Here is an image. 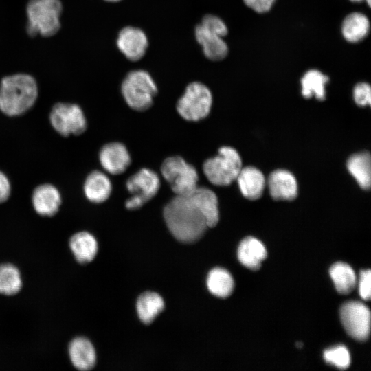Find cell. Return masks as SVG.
<instances>
[{"label":"cell","mask_w":371,"mask_h":371,"mask_svg":"<svg viewBox=\"0 0 371 371\" xmlns=\"http://www.w3.org/2000/svg\"><path fill=\"white\" fill-rule=\"evenodd\" d=\"M163 216L172 235L183 243L200 239L209 228L205 214L193 195H176L164 207Z\"/></svg>","instance_id":"6da1fadb"},{"label":"cell","mask_w":371,"mask_h":371,"mask_svg":"<svg viewBox=\"0 0 371 371\" xmlns=\"http://www.w3.org/2000/svg\"><path fill=\"white\" fill-rule=\"evenodd\" d=\"M38 87L35 79L26 74L4 77L0 84V110L8 116L28 111L35 103Z\"/></svg>","instance_id":"7a4b0ae2"},{"label":"cell","mask_w":371,"mask_h":371,"mask_svg":"<svg viewBox=\"0 0 371 371\" xmlns=\"http://www.w3.org/2000/svg\"><path fill=\"white\" fill-rule=\"evenodd\" d=\"M62 10L60 0H30L26 7L27 33L30 36L54 35L60 27Z\"/></svg>","instance_id":"3957f363"},{"label":"cell","mask_w":371,"mask_h":371,"mask_svg":"<svg viewBox=\"0 0 371 371\" xmlns=\"http://www.w3.org/2000/svg\"><path fill=\"white\" fill-rule=\"evenodd\" d=\"M121 91L129 107L135 111H144L152 106L157 87L149 73L137 69L126 76L122 82Z\"/></svg>","instance_id":"277c9868"},{"label":"cell","mask_w":371,"mask_h":371,"mask_svg":"<svg viewBox=\"0 0 371 371\" xmlns=\"http://www.w3.org/2000/svg\"><path fill=\"white\" fill-rule=\"evenodd\" d=\"M242 168L238 152L229 146L221 147L218 155L209 158L203 164V173L214 186H224L236 179Z\"/></svg>","instance_id":"5b68a950"},{"label":"cell","mask_w":371,"mask_h":371,"mask_svg":"<svg viewBox=\"0 0 371 371\" xmlns=\"http://www.w3.org/2000/svg\"><path fill=\"white\" fill-rule=\"evenodd\" d=\"M161 172L176 195H187L198 187L196 168L180 156L167 157L162 162Z\"/></svg>","instance_id":"8992f818"},{"label":"cell","mask_w":371,"mask_h":371,"mask_svg":"<svg viewBox=\"0 0 371 371\" xmlns=\"http://www.w3.org/2000/svg\"><path fill=\"white\" fill-rule=\"evenodd\" d=\"M212 104V95L209 88L200 82H192L177 101L176 109L183 119L197 122L209 115Z\"/></svg>","instance_id":"52a82bcc"},{"label":"cell","mask_w":371,"mask_h":371,"mask_svg":"<svg viewBox=\"0 0 371 371\" xmlns=\"http://www.w3.org/2000/svg\"><path fill=\"white\" fill-rule=\"evenodd\" d=\"M126 186L132 196L126 201L125 207L129 210H135L157 194L160 188V179L155 171L143 168L127 179Z\"/></svg>","instance_id":"ba28073f"},{"label":"cell","mask_w":371,"mask_h":371,"mask_svg":"<svg viewBox=\"0 0 371 371\" xmlns=\"http://www.w3.org/2000/svg\"><path fill=\"white\" fill-rule=\"evenodd\" d=\"M49 120L55 131L63 136L80 135L87 128L84 113L76 104H56L50 112Z\"/></svg>","instance_id":"9c48e42d"},{"label":"cell","mask_w":371,"mask_h":371,"mask_svg":"<svg viewBox=\"0 0 371 371\" xmlns=\"http://www.w3.org/2000/svg\"><path fill=\"white\" fill-rule=\"evenodd\" d=\"M340 319L346 333L353 339L366 340L370 331V312L363 303L348 302L340 308Z\"/></svg>","instance_id":"30bf717a"},{"label":"cell","mask_w":371,"mask_h":371,"mask_svg":"<svg viewBox=\"0 0 371 371\" xmlns=\"http://www.w3.org/2000/svg\"><path fill=\"white\" fill-rule=\"evenodd\" d=\"M116 43L120 51L131 61L140 60L145 55L148 46V38L144 32L133 26L122 28L118 34Z\"/></svg>","instance_id":"8fae6325"},{"label":"cell","mask_w":371,"mask_h":371,"mask_svg":"<svg viewBox=\"0 0 371 371\" xmlns=\"http://www.w3.org/2000/svg\"><path fill=\"white\" fill-rule=\"evenodd\" d=\"M99 159L103 168L111 175L123 173L131 162L125 145L117 142L104 145L100 149Z\"/></svg>","instance_id":"7c38bea8"},{"label":"cell","mask_w":371,"mask_h":371,"mask_svg":"<svg viewBox=\"0 0 371 371\" xmlns=\"http://www.w3.org/2000/svg\"><path fill=\"white\" fill-rule=\"evenodd\" d=\"M195 37L201 45L205 56L210 60L224 59L229 52L223 37L216 32L199 23L195 27Z\"/></svg>","instance_id":"4fadbf2b"},{"label":"cell","mask_w":371,"mask_h":371,"mask_svg":"<svg viewBox=\"0 0 371 371\" xmlns=\"http://www.w3.org/2000/svg\"><path fill=\"white\" fill-rule=\"evenodd\" d=\"M271 196L275 200L294 199L297 195V183L294 175L286 170L272 172L267 179Z\"/></svg>","instance_id":"5bb4252c"},{"label":"cell","mask_w":371,"mask_h":371,"mask_svg":"<svg viewBox=\"0 0 371 371\" xmlns=\"http://www.w3.org/2000/svg\"><path fill=\"white\" fill-rule=\"evenodd\" d=\"M32 201L33 207L38 214L52 216L58 211L61 204V196L54 186L45 183L34 189Z\"/></svg>","instance_id":"9a60e30c"},{"label":"cell","mask_w":371,"mask_h":371,"mask_svg":"<svg viewBox=\"0 0 371 371\" xmlns=\"http://www.w3.org/2000/svg\"><path fill=\"white\" fill-rule=\"evenodd\" d=\"M236 180L242 194L247 199L256 200L262 196L266 180L258 168L253 166L242 168Z\"/></svg>","instance_id":"2e32d148"},{"label":"cell","mask_w":371,"mask_h":371,"mask_svg":"<svg viewBox=\"0 0 371 371\" xmlns=\"http://www.w3.org/2000/svg\"><path fill=\"white\" fill-rule=\"evenodd\" d=\"M69 355L73 366L80 370H91L96 362L95 348L85 337H76L70 342Z\"/></svg>","instance_id":"e0dca14e"},{"label":"cell","mask_w":371,"mask_h":371,"mask_svg":"<svg viewBox=\"0 0 371 371\" xmlns=\"http://www.w3.org/2000/svg\"><path fill=\"white\" fill-rule=\"evenodd\" d=\"M83 190L89 201L101 203L110 196L112 184L106 175L101 171L94 170L87 177Z\"/></svg>","instance_id":"ac0fdd59"},{"label":"cell","mask_w":371,"mask_h":371,"mask_svg":"<svg viewBox=\"0 0 371 371\" xmlns=\"http://www.w3.org/2000/svg\"><path fill=\"white\" fill-rule=\"evenodd\" d=\"M237 256L240 262L251 270H258L260 267L267 252L264 245L257 238L247 237L240 243Z\"/></svg>","instance_id":"d6986e66"},{"label":"cell","mask_w":371,"mask_h":371,"mask_svg":"<svg viewBox=\"0 0 371 371\" xmlns=\"http://www.w3.org/2000/svg\"><path fill=\"white\" fill-rule=\"evenodd\" d=\"M370 23L367 16L361 12L348 14L341 23V32L343 37L349 43H358L368 34Z\"/></svg>","instance_id":"ffe728a7"},{"label":"cell","mask_w":371,"mask_h":371,"mask_svg":"<svg viewBox=\"0 0 371 371\" xmlns=\"http://www.w3.org/2000/svg\"><path fill=\"white\" fill-rule=\"evenodd\" d=\"M69 247L76 260L82 264L92 261L98 252V243L89 232H80L69 239Z\"/></svg>","instance_id":"44dd1931"},{"label":"cell","mask_w":371,"mask_h":371,"mask_svg":"<svg viewBox=\"0 0 371 371\" xmlns=\"http://www.w3.org/2000/svg\"><path fill=\"white\" fill-rule=\"evenodd\" d=\"M347 168L363 190H369L371 184V160L368 152L354 154L347 161Z\"/></svg>","instance_id":"7402d4cb"},{"label":"cell","mask_w":371,"mask_h":371,"mask_svg":"<svg viewBox=\"0 0 371 371\" xmlns=\"http://www.w3.org/2000/svg\"><path fill=\"white\" fill-rule=\"evenodd\" d=\"M164 308L163 298L158 293L151 291L140 295L136 303L138 317L145 324H150Z\"/></svg>","instance_id":"603a6c76"},{"label":"cell","mask_w":371,"mask_h":371,"mask_svg":"<svg viewBox=\"0 0 371 371\" xmlns=\"http://www.w3.org/2000/svg\"><path fill=\"white\" fill-rule=\"evenodd\" d=\"M206 283L209 291L221 298L229 296L234 287V279L230 273L221 267L214 268L209 272Z\"/></svg>","instance_id":"cb8c5ba5"},{"label":"cell","mask_w":371,"mask_h":371,"mask_svg":"<svg viewBox=\"0 0 371 371\" xmlns=\"http://www.w3.org/2000/svg\"><path fill=\"white\" fill-rule=\"evenodd\" d=\"M328 81V76L317 69L307 71L300 80L302 95L305 98L315 96L319 100H324L326 97L325 85Z\"/></svg>","instance_id":"d4e9b609"},{"label":"cell","mask_w":371,"mask_h":371,"mask_svg":"<svg viewBox=\"0 0 371 371\" xmlns=\"http://www.w3.org/2000/svg\"><path fill=\"white\" fill-rule=\"evenodd\" d=\"M192 193L205 214L209 228L216 226L219 220L216 194L207 188L199 186Z\"/></svg>","instance_id":"484cf974"},{"label":"cell","mask_w":371,"mask_h":371,"mask_svg":"<svg viewBox=\"0 0 371 371\" xmlns=\"http://www.w3.org/2000/svg\"><path fill=\"white\" fill-rule=\"evenodd\" d=\"M336 290L341 294L350 293L356 286L357 280L352 268L346 263L337 262L329 270Z\"/></svg>","instance_id":"4316f807"},{"label":"cell","mask_w":371,"mask_h":371,"mask_svg":"<svg viewBox=\"0 0 371 371\" xmlns=\"http://www.w3.org/2000/svg\"><path fill=\"white\" fill-rule=\"evenodd\" d=\"M22 280L19 270L13 265H0V293L5 295L16 294L21 289Z\"/></svg>","instance_id":"83f0119b"},{"label":"cell","mask_w":371,"mask_h":371,"mask_svg":"<svg viewBox=\"0 0 371 371\" xmlns=\"http://www.w3.org/2000/svg\"><path fill=\"white\" fill-rule=\"evenodd\" d=\"M325 361L337 368L344 370L350 364V355L344 346H337L326 350L324 352Z\"/></svg>","instance_id":"f1b7e54d"},{"label":"cell","mask_w":371,"mask_h":371,"mask_svg":"<svg viewBox=\"0 0 371 371\" xmlns=\"http://www.w3.org/2000/svg\"><path fill=\"white\" fill-rule=\"evenodd\" d=\"M200 23L223 37L225 36L228 33V28L225 22L216 15H205Z\"/></svg>","instance_id":"f546056e"},{"label":"cell","mask_w":371,"mask_h":371,"mask_svg":"<svg viewBox=\"0 0 371 371\" xmlns=\"http://www.w3.org/2000/svg\"><path fill=\"white\" fill-rule=\"evenodd\" d=\"M353 97L355 102L359 106L370 105L371 103V89L370 85L366 82L357 84L353 89Z\"/></svg>","instance_id":"4dcf8cb0"},{"label":"cell","mask_w":371,"mask_h":371,"mask_svg":"<svg viewBox=\"0 0 371 371\" xmlns=\"http://www.w3.org/2000/svg\"><path fill=\"white\" fill-rule=\"evenodd\" d=\"M358 286L360 297L364 300H369L371 296V272L369 269L360 272Z\"/></svg>","instance_id":"1f68e13d"},{"label":"cell","mask_w":371,"mask_h":371,"mask_svg":"<svg viewBox=\"0 0 371 371\" xmlns=\"http://www.w3.org/2000/svg\"><path fill=\"white\" fill-rule=\"evenodd\" d=\"M244 3L254 12L263 14L269 12L276 0H243Z\"/></svg>","instance_id":"d6a6232c"},{"label":"cell","mask_w":371,"mask_h":371,"mask_svg":"<svg viewBox=\"0 0 371 371\" xmlns=\"http://www.w3.org/2000/svg\"><path fill=\"white\" fill-rule=\"evenodd\" d=\"M11 191L10 183L6 175L0 171V203L5 201Z\"/></svg>","instance_id":"836d02e7"},{"label":"cell","mask_w":371,"mask_h":371,"mask_svg":"<svg viewBox=\"0 0 371 371\" xmlns=\"http://www.w3.org/2000/svg\"><path fill=\"white\" fill-rule=\"evenodd\" d=\"M350 1L352 2H361L363 1H366L368 6L370 7L371 0H350Z\"/></svg>","instance_id":"e575fe53"},{"label":"cell","mask_w":371,"mask_h":371,"mask_svg":"<svg viewBox=\"0 0 371 371\" xmlns=\"http://www.w3.org/2000/svg\"><path fill=\"white\" fill-rule=\"evenodd\" d=\"M302 345H303V344H302V343H301V342H297V343L296 344L297 347L299 348H301L302 347Z\"/></svg>","instance_id":"d590c367"},{"label":"cell","mask_w":371,"mask_h":371,"mask_svg":"<svg viewBox=\"0 0 371 371\" xmlns=\"http://www.w3.org/2000/svg\"><path fill=\"white\" fill-rule=\"evenodd\" d=\"M106 1H108V2H112V3H115V2H118L121 0H105Z\"/></svg>","instance_id":"8d00e7d4"}]
</instances>
